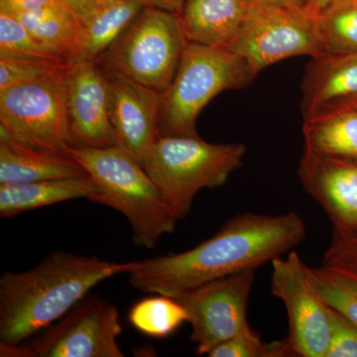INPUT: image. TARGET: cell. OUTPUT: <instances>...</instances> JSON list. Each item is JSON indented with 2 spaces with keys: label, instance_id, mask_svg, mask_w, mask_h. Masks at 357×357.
<instances>
[{
  "label": "cell",
  "instance_id": "cell-1",
  "mask_svg": "<svg viewBox=\"0 0 357 357\" xmlns=\"http://www.w3.org/2000/svg\"><path fill=\"white\" fill-rule=\"evenodd\" d=\"M306 236V223L297 211L241 213L196 248L134 261L129 284L140 292L176 297L211 281L258 269L292 250Z\"/></svg>",
  "mask_w": 357,
  "mask_h": 357
},
{
  "label": "cell",
  "instance_id": "cell-2",
  "mask_svg": "<svg viewBox=\"0 0 357 357\" xmlns=\"http://www.w3.org/2000/svg\"><path fill=\"white\" fill-rule=\"evenodd\" d=\"M134 261L112 262L96 256L56 250L24 272L0 278V344L27 342L50 328L115 275L128 274Z\"/></svg>",
  "mask_w": 357,
  "mask_h": 357
},
{
  "label": "cell",
  "instance_id": "cell-3",
  "mask_svg": "<svg viewBox=\"0 0 357 357\" xmlns=\"http://www.w3.org/2000/svg\"><path fill=\"white\" fill-rule=\"evenodd\" d=\"M68 155L96 181L100 195L93 203L109 206L128 220L134 243L156 248L172 234L178 218L144 167L117 146H73Z\"/></svg>",
  "mask_w": 357,
  "mask_h": 357
},
{
  "label": "cell",
  "instance_id": "cell-4",
  "mask_svg": "<svg viewBox=\"0 0 357 357\" xmlns=\"http://www.w3.org/2000/svg\"><path fill=\"white\" fill-rule=\"evenodd\" d=\"M257 75L225 46L189 42L172 83L161 93L159 136H196L204 107L229 89L246 88Z\"/></svg>",
  "mask_w": 357,
  "mask_h": 357
},
{
  "label": "cell",
  "instance_id": "cell-5",
  "mask_svg": "<svg viewBox=\"0 0 357 357\" xmlns=\"http://www.w3.org/2000/svg\"><path fill=\"white\" fill-rule=\"evenodd\" d=\"M245 154L243 143L213 144L199 135L159 136L143 167L180 220L199 191L222 187L243 167Z\"/></svg>",
  "mask_w": 357,
  "mask_h": 357
},
{
  "label": "cell",
  "instance_id": "cell-6",
  "mask_svg": "<svg viewBox=\"0 0 357 357\" xmlns=\"http://www.w3.org/2000/svg\"><path fill=\"white\" fill-rule=\"evenodd\" d=\"M188 43L178 13L146 6L98 62L162 93L172 83Z\"/></svg>",
  "mask_w": 357,
  "mask_h": 357
},
{
  "label": "cell",
  "instance_id": "cell-7",
  "mask_svg": "<svg viewBox=\"0 0 357 357\" xmlns=\"http://www.w3.org/2000/svg\"><path fill=\"white\" fill-rule=\"evenodd\" d=\"M69 72L0 91V138L68 155L75 146L66 93Z\"/></svg>",
  "mask_w": 357,
  "mask_h": 357
},
{
  "label": "cell",
  "instance_id": "cell-8",
  "mask_svg": "<svg viewBox=\"0 0 357 357\" xmlns=\"http://www.w3.org/2000/svg\"><path fill=\"white\" fill-rule=\"evenodd\" d=\"M225 47L241 56L256 75L285 59L326 54L316 17L306 9L251 3L243 28Z\"/></svg>",
  "mask_w": 357,
  "mask_h": 357
},
{
  "label": "cell",
  "instance_id": "cell-9",
  "mask_svg": "<svg viewBox=\"0 0 357 357\" xmlns=\"http://www.w3.org/2000/svg\"><path fill=\"white\" fill-rule=\"evenodd\" d=\"M256 270L211 281L176 296L192 326L197 354L208 356L218 344L255 332L248 321V304Z\"/></svg>",
  "mask_w": 357,
  "mask_h": 357
},
{
  "label": "cell",
  "instance_id": "cell-10",
  "mask_svg": "<svg viewBox=\"0 0 357 357\" xmlns=\"http://www.w3.org/2000/svg\"><path fill=\"white\" fill-rule=\"evenodd\" d=\"M272 264L271 290L287 310L285 338L291 356L326 357L333 331V311L312 286L306 264L290 251Z\"/></svg>",
  "mask_w": 357,
  "mask_h": 357
},
{
  "label": "cell",
  "instance_id": "cell-11",
  "mask_svg": "<svg viewBox=\"0 0 357 357\" xmlns=\"http://www.w3.org/2000/svg\"><path fill=\"white\" fill-rule=\"evenodd\" d=\"M121 332L116 306L88 295L41 337L22 342V356L122 357Z\"/></svg>",
  "mask_w": 357,
  "mask_h": 357
},
{
  "label": "cell",
  "instance_id": "cell-12",
  "mask_svg": "<svg viewBox=\"0 0 357 357\" xmlns=\"http://www.w3.org/2000/svg\"><path fill=\"white\" fill-rule=\"evenodd\" d=\"M67 107L75 146H116L112 119V89L102 65L79 62L66 79Z\"/></svg>",
  "mask_w": 357,
  "mask_h": 357
},
{
  "label": "cell",
  "instance_id": "cell-13",
  "mask_svg": "<svg viewBox=\"0 0 357 357\" xmlns=\"http://www.w3.org/2000/svg\"><path fill=\"white\" fill-rule=\"evenodd\" d=\"M298 174L307 194L330 218L333 234H357V158L304 151Z\"/></svg>",
  "mask_w": 357,
  "mask_h": 357
},
{
  "label": "cell",
  "instance_id": "cell-14",
  "mask_svg": "<svg viewBox=\"0 0 357 357\" xmlns=\"http://www.w3.org/2000/svg\"><path fill=\"white\" fill-rule=\"evenodd\" d=\"M105 70L112 89V119L116 146L143 166L159 137L161 93L119 73Z\"/></svg>",
  "mask_w": 357,
  "mask_h": 357
},
{
  "label": "cell",
  "instance_id": "cell-15",
  "mask_svg": "<svg viewBox=\"0 0 357 357\" xmlns=\"http://www.w3.org/2000/svg\"><path fill=\"white\" fill-rule=\"evenodd\" d=\"M301 88L304 119L357 98V53H326L312 58Z\"/></svg>",
  "mask_w": 357,
  "mask_h": 357
},
{
  "label": "cell",
  "instance_id": "cell-16",
  "mask_svg": "<svg viewBox=\"0 0 357 357\" xmlns=\"http://www.w3.org/2000/svg\"><path fill=\"white\" fill-rule=\"evenodd\" d=\"M248 0H187L178 13L188 42L225 46L248 18Z\"/></svg>",
  "mask_w": 357,
  "mask_h": 357
},
{
  "label": "cell",
  "instance_id": "cell-17",
  "mask_svg": "<svg viewBox=\"0 0 357 357\" xmlns=\"http://www.w3.org/2000/svg\"><path fill=\"white\" fill-rule=\"evenodd\" d=\"M88 175L69 156L0 138V184H20Z\"/></svg>",
  "mask_w": 357,
  "mask_h": 357
},
{
  "label": "cell",
  "instance_id": "cell-18",
  "mask_svg": "<svg viewBox=\"0 0 357 357\" xmlns=\"http://www.w3.org/2000/svg\"><path fill=\"white\" fill-rule=\"evenodd\" d=\"M100 188L89 175L54 178L20 184H0V218L20 213L75 199L93 202Z\"/></svg>",
  "mask_w": 357,
  "mask_h": 357
},
{
  "label": "cell",
  "instance_id": "cell-19",
  "mask_svg": "<svg viewBox=\"0 0 357 357\" xmlns=\"http://www.w3.org/2000/svg\"><path fill=\"white\" fill-rule=\"evenodd\" d=\"M304 121L305 151L357 158V98Z\"/></svg>",
  "mask_w": 357,
  "mask_h": 357
},
{
  "label": "cell",
  "instance_id": "cell-20",
  "mask_svg": "<svg viewBox=\"0 0 357 357\" xmlns=\"http://www.w3.org/2000/svg\"><path fill=\"white\" fill-rule=\"evenodd\" d=\"M15 16L54 55L70 64H76L83 24L64 0H57L38 10Z\"/></svg>",
  "mask_w": 357,
  "mask_h": 357
},
{
  "label": "cell",
  "instance_id": "cell-21",
  "mask_svg": "<svg viewBox=\"0 0 357 357\" xmlns=\"http://www.w3.org/2000/svg\"><path fill=\"white\" fill-rule=\"evenodd\" d=\"M144 6L141 0H102L82 21L77 63L96 62L102 57Z\"/></svg>",
  "mask_w": 357,
  "mask_h": 357
},
{
  "label": "cell",
  "instance_id": "cell-22",
  "mask_svg": "<svg viewBox=\"0 0 357 357\" xmlns=\"http://www.w3.org/2000/svg\"><path fill=\"white\" fill-rule=\"evenodd\" d=\"M134 304L128 314V321L138 332L153 338L172 335L188 321L184 306L169 296L154 294Z\"/></svg>",
  "mask_w": 357,
  "mask_h": 357
},
{
  "label": "cell",
  "instance_id": "cell-23",
  "mask_svg": "<svg viewBox=\"0 0 357 357\" xmlns=\"http://www.w3.org/2000/svg\"><path fill=\"white\" fill-rule=\"evenodd\" d=\"M314 17L325 53H357L356 0H335Z\"/></svg>",
  "mask_w": 357,
  "mask_h": 357
},
{
  "label": "cell",
  "instance_id": "cell-24",
  "mask_svg": "<svg viewBox=\"0 0 357 357\" xmlns=\"http://www.w3.org/2000/svg\"><path fill=\"white\" fill-rule=\"evenodd\" d=\"M310 281L333 311L357 326V278L335 268L306 265Z\"/></svg>",
  "mask_w": 357,
  "mask_h": 357
},
{
  "label": "cell",
  "instance_id": "cell-25",
  "mask_svg": "<svg viewBox=\"0 0 357 357\" xmlns=\"http://www.w3.org/2000/svg\"><path fill=\"white\" fill-rule=\"evenodd\" d=\"M73 65L64 61L0 56V91L18 84L63 76Z\"/></svg>",
  "mask_w": 357,
  "mask_h": 357
},
{
  "label": "cell",
  "instance_id": "cell-26",
  "mask_svg": "<svg viewBox=\"0 0 357 357\" xmlns=\"http://www.w3.org/2000/svg\"><path fill=\"white\" fill-rule=\"evenodd\" d=\"M0 56L64 61L35 38L15 15L3 11H0Z\"/></svg>",
  "mask_w": 357,
  "mask_h": 357
},
{
  "label": "cell",
  "instance_id": "cell-27",
  "mask_svg": "<svg viewBox=\"0 0 357 357\" xmlns=\"http://www.w3.org/2000/svg\"><path fill=\"white\" fill-rule=\"evenodd\" d=\"M210 357H286L291 356L286 340L262 342L255 332L237 335L218 344L208 354Z\"/></svg>",
  "mask_w": 357,
  "mask_h": 357
},
{
  "label": "cell",
  "instance_id": "cell-28",
  "mask_svg": "<svg viewBox=\"0 0 357 357\" xmlns=\"http://www.w3.org/2000/svg\"><path fill=\"white\" fill-rule=\"evenodd\" d=\"M321 265L342 270L357 278V234L347 236L333 234Z\"/></svg>",
  "mask_w": 357,
  "mask_h": 357
},
{
  "label": "cell",
  "instance_id": "cell-29",
  "mask_svg": "<svg viewBox=\"0 0 357 357\" xmlns=\"http://www.w3.org/2000/svg\"><path fill=\"white\" fill-rule=\"evenodd\" d=\"M332 311V338L326 357H357V326Z\"/></svg>",
  "mask_w": 357,
  "mask_h": 357
},
{
  "label": "cell",
  "instance_id": "cell-30",
  "mask_svg": "<svg viewBox=\"0 0 357 357\" xmlns=\"http://www.w3.org/2000/svg\"><path fill=\"white\" fill-rule=\"evenodd\" d=\"M57 0H0V11L18 14L32 13Z\"/></svg>",
  "mask_w": 357,
  "mask_h": 357
},
{
  "label": "cell",
  "instance_id": "cell-31",
  "mask_svg": "<svg viewBox=\"0 0 357 357\" xmlns=\"http://www.w3.org/2000/svg\"><path fill=\"white\" fill-rule=\"evenodd\" d=\"M64 1L77 14V17L83 21L95 10L102 0H64Z\"/></svg>",
  "mask_w": 357,
  "mask_h": 357
},
{
  "label": "cell",
  "instance_id": "cell-32",
  "mask_svg": "<svg viewBox=\"0 0 357 357\" xmlns=\"http://www.w3.org/2000/svg\"><path fill=\"white\" fill-rule=\"evenodd\" d=\"M251 4L283 8H306L310 0H248Z\"/></svg>",
  "mask_w": 357,
  "mask_h": 357
},
{
  "label": "cell",
  "instance_id": "cell-33",
  "mask_svg": "<svg viewBox=\"0 0 357 357\" xmlns=\"http://www.w3.org/2000/svg\"><path fill=\"white\" fill-rule=\"evenodd\" d=\"M146 6H154L171 13H180L187 0H141Z\"/></svg>",
  "mask_w": 357,
  "mask_h": 357
},
{
  "label": "cell",
  "instance_id": "cell-34",
  "mask_svg": "<svg viewBox=\"0 0 357 357\" xmlns=\"http://www.w3.org/2000/svg\"><path fill=\"white\" fill-rule=\"evenodd\" d=\"M335 1V0H310L305 9L312 15L317 16Z\"/></svg>",
  "mask_w": 357,
  "mask_h": 357
},
{
  "label": "cell",
  "instance_id": "cell-35",
  "mask_svg": "<svg viewBox=\"0 0 357 357\" xmlns=\"http://www.w3.org/2000/svg\"><path fill=\"white\" fill-rule=\"evenodd\" d=\"M356 1L357 2V0H356Z\"/></svg>",
  "mask_w": 357,
  "mask_h": 357
}]
</instances>
